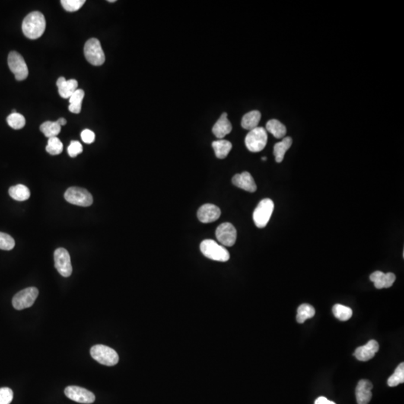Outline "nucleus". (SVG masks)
<instances>
[{"mask_svg": "<svg viewBox=\"0 0 404 404\" xmlns=\"http://www.w3.org/2000/svg\"><path fill=\"white\" fill-rule=\"evenodd\" d=\"M65 198L69 203L77 206L89 207L93 203L92 195L83 188H69L65 192Z\"/></svg>", "mask_w": 404, "mask_h": 404, "instance_id": "7", "label": "nucleus"}, {"mask_svg": "<svg viewBox=\"0 0 404 404\" xmlns=\"http://www.w3.org/2000/svg\"><path fill=\"white\" fill-rule=\"evenodd\" d=\"M266 131L276 138H283L287 133L285 126L276 119H272L267 123Z\"/></svg>", "mask_w": 404, "mask_h": 404, "instance_id": "24", "label": "nucleus"}, {"mask_svg": "<svg viewBox=\"0 0 404 404\" xmlns=\"http://www.w3.org/2000/svg\"><path fill=\"white\" fill-rule=\"evenodd\" d=\"M404 382V364L401 363L395 369L393 374L388 380V385L390 387H395Z\"/></svg>", "mask_w": 404, "mask_h": 404, "instance_id": "29", "label": "nucleus"}, {"mask_svg": "<svg viewBox=\"0 0 404 404\" xmlns=\"http://www.w3.org/2000/svg\"><path fill=\"white\" fill-rule=\"evenodd\" d=\"M314 404H336L333 401H329L325 397H320L315 401Z\"/></svg>", "mask_w": 404, "mask_h": 404, "instance_id": "37", "label": "nucleus"}, {"mask_svg": "<svg viewBox=\"0 0 404 404\" xmlns=\"http://www.w3.org/2000/svg\"><path fill=\"white\" fill-rule=\"evenodd\" d=\"M262 160H263V161H266L267 157H262Z\"/></svg>", "mask_w": 404, "mask_h": 404, "instance_id": "40", "label": "nucleus"}, {"mask_svg": "<svg viewBox=\"0 0 404 404\" xmlns=\"http://www.w3.org/2000/svg\"><path fill=\"white\" fill-rule=\"evenodd\" d=\"M332 312L335 317L341 321L350 320L353 315V311L351 308L341 304L335 305L332 308Z\"/></svg>", "mask_w": 404, "mask_h": 404, "instance_id": "27", "label": "nucleus"}, {"mask_svg": "<svg viewBox=\"0 0 404 404\" xmlns=\"http://www.w3.org/2000/svg\"><path fill=\"white\" fill-rule=\"evenodd\" d=\"M14 246L15 241L12 237L5 233L0 232V249L9 251L14 249Z\"/></svg>", "mask_w": 404, "mask_h": 404, "instance_id": "33", "label": "nucleus"}, {"mask_svg": "<svg viewBox=\"0 0 404 404\" xmlns=\"http://www.w3.org/2000/svg\"><path fill=\"white\" fill-rule=\"evenodd\" d=\"M8 192H9L10 196L14 198L16 201H26V200L29 199L30 197V189L27 186L23 184L11 186L9 190H8Z\"/></svg>", "mask_w": 404, "mask_h": 404, "instance_id": "23", "label": "nucleus"}, {"mask_svg": "<svg viewBox=\"0 0 404 404\" xmlns=\"http://www.w3.org/2000/svg\"><path fill=\"white\" fill-rule=\"evenodd\" d=\"M221 216V210L220 208L212 205L205 204L198 209L197 217L202 223H211L217 221Z\"/></svg>", "mask_w": 404, "mask_h": 404, "instance_id": "13", "label": "nucleus"}, {"mask_svg": "<svg viewBox=\"0 0 404 404\" xmlns=\"http://www.w3.org/2000/svg\"><path fill=\"white\" fill-rule=\"evenodd\" d=\"M379 344L375 340H370L365 345L361 346L356 350L354 357L359 361H367L374 357L379 351Z\"/></svg>", "mask_w": 404, "mask_h": 404, "instance_id": "14", "label": "nucleus"}, {"mask_svg": "<svg viewBox=\"0 0 404 404\" xmlns=\"http://www.w3.org/2000/svg\"><path fill=\"white\" fill-rule=\"evenodd\" d=\"M232 183L234 186L247 192H254L257 190L256 183L252 175L248 172H243L241 174L235 175L233 177Z\"/></svg>", "mask_w": 404, "mask_h": 404, "instance_id": "16", "label": "nucleus"}, {"mask_svg": "<svg viewBox=\"0 0 404 404\" xmlns=\"http://www.w3.org/2000/svg\"><path fill=\"white\" fill-rule=\"evenodd\" d=\"M39 294V290L34 287L22 290L13 297V307L17 310H23L31 307L34 304Z\"/></svg>", "mask_w": 404, "mask_h": 404, "instance_id": "8", "label": "nucleus"}, {"mask_svg": "<svg viewBox=\"0 0 404 404\" xmlns=\"http://www.w3.org/2000/svg\"><path fill=\"white\" fill-rule=\"evenodd\" d=\"M65 394L69 399L80 404H90L95 401V396L92 392L79 386H68Z\"/></svg>", "mask_w": 404, "mask_h": 404, "instance_id": "12", "label": "nucleus"}, {"mask_svg": "<svg viewBox=\"0 0 404 404\" xmlns=\"http://www.w3.org/2000/svg\"><path fill=\"white\" fill-rule=\"evenodd\" d=\"M315 309L309 304H303L297 309V320L299 323H303L308 319L314 316Z\"/></svg>", "mask_w": 404, "mask_h": 404, "instance_id": "26", "label": "nucleus"}, {"mask_svg": "<svg viewBox=\"0 0 404 404\" xmlns=\"http://www.w3.org/2000/svg\"><path fill=\"white\" fill-rule=\"evenodd\" d=\"M370 279L373 281L376 288L383 289L392 287L396 279V276L392 272L384 273L381 271H376L370 275Z\"/></svg>", "mask_w": 404, "mask_h": 404, "instance_id": "15", "label": "nucleus"}, {"mask_svg": "<svg viewBox=\"0 0 404 404\" xmlns=\"http://www.w3.org/2000/svg\"><path fill=\"white\" fill-rule=\"evenodd\" d=\"M108 2H116V1H115V0H109V1H108Z\"/></svg>", "mask_w": 404, "mask_h": 404, "instance_id": "39", "label": "nucleus"}, {"mask_svg": "<svg viewBox=\"0 0 404 404\" xmlns=\"http://www.w3.org/2000/svg\"><path fill=\"white\" fill-rule=\"evenodd\" d=\"M268 133L263 128H255L249 131L245 138L246 148L252 153L263 151L268 143Z\"/></svg>", "mask_w": 404, "mask_h": 404, "instance_id": "3", "label": "nucleus"}, {"mask_svg": "<svg viewBox=\"0 0 404 404\" xmlns=\"http://www.w3.org/2000/svg\"><path fill=\"white\" fill-rule=\"evenodd\" d=\"M46 151L51 155H59L63 151V144L58 137H52L48 139Z\"/></svg>", "mask_w": 404, "mask_h": 404, "instance_id": "30", "label": "nucleus"}, {"mask_svg": "<svg viewBox=\"0 0 404 404\" xmlns=\"http://www.w3.org/2000/svg\"><path fill=\"white\" fill-rule=\"evenodd\" d=\"M40 130L45 136L49 138L59 135L61 132V126L57 122H46L41 125Z\"/></svg>", "mask_w": 404, "mask_h": 404, "instance_id": "28", "label": "nucleus"}, {"mask_svg": "<svg viewBox=\"0 0 404 404\" xmlns=\"http://www.w3.org/2000/svg\"><path fill=\"white\" fill-rule=\"evenodd\" d=\"M201 253L216 262H226L230 258L228 251L213 240H205L200 245Z\"/></svg>", "mask_w": 404, "mask_h": 404, "instance_id": "2", "label": "nucleus"}, {"mask_svg": "<svg viewBox=\"0 0 404 404\" xmlns=\"http://www.w3.org/2000/svg\"><path fill=\"white\" fill-rule=\"evenodd\" d=\"M292 142L293 140L291 137H285L283 138L282 141L276 143L274 145L273 154L277 163H281L283 161L286 151L291 148Z\"/></svg>", "mask_w": 404, "mask_h": 404, "instance_id": "21", "label": "nucleus"}, {"mask_svg": "<svg viewBox=\"0 0 404 404\" xmlns=\"http://www.w3.org/2000/svg\"><path fill=\"white\" fill-rule=\"evenodd\" d=\"M85 97V92L83 90H77L70 97L68 109L72 113L79 114L81 112L82 103Z\"/></svg>", "mask_w": 404, "mask_h": 404, "instance_id": "25", "label": "nucleus"}, {"mask_svg": "<svg viewBox=\"0 0 404 404\" xmlns=\"http://www.w3.org/2000/svg\"><path fill=\"white\" fill-rule=\"evenodd\" d=\"M231 131H232V125L230 124V121L227 119V114L224 112L222 114L220 119L214 125L213 128V134L217 138L222 139L226 135L230 134Z\"/></svg>", "mask_w": 404, "mask_h": 404, "instance_id": "19", "label": "nucleus"}, {"mask_svg": "<svg viewBox=\"0 0 404 404\" xmlns=\"http://www.w3.org/2000/svg\"><path fill=\"white\" fill-rule=\"evenodd\" d=\"M7 122L11 128L14 130H20L24 128L26 125V119L21 114L14 112L10 114L7 118Z\"/></svg>", "mask_w": 404, "mask_h": 404, "instance_id": "31", "label": "nucleus"}, {"mask_svg": "<svg viewBox=\"0 0 404 404\" xmlns=\"http://www.w3.org/2000/svg\"><path fill=\"white\" fill-rule=\"evenodd\" d=\"M372 389L373 385L369 380H360L356 389L357 404H368L372 398Z\"/></svg>", "mask_w": 404, "mask_h": 404, "instance_id": "17", "label": "nucleus"}, {"mask_svg": "<svg viewBox=\"0 0 404 404\" xmlns=\"http://www.w3.org/2000/svg\"><path fill=\"white\" fill-rule=\"evenodd\" d=\"M84 54L86 60L94 66H100L106 60L100 41L97 39H91L86 42Z\"/></svg>", "mask_w": 404, "mask_h": 404, "instance_id": "5", "label": "nucleus"}, {"mask_svg": "<svg viewBox=\"0 0 404 404\" xmlns=\"http://www.w3.org/2000/svg\"><path fill=\"white\" fill-rule=\"evenodd\" d=\"M261 118H262V114L259 111L253 110L248 112L246 115H243V119H242V128L249 131L258 128Z\"/></svg>", "mask_w": 404, "mask_h": 404, "instance_id": "20", "label": "nucleus"}, {"mask_svg": "<svg viewBox=\"0 0 404 404\" xmlns=\"http://www.w3.org/2000/svg\"><path fill=\"white\" fill-rule=\"evenodd\" d=\"M22 30L28 39L36 40L42 37L46 30V20L40 11H33L28 14L23 21Z\"/></svg>", "mask_w": 404, "mask_h": 404, "instance_id": "1", "label": "nucleus"}, {"mask_svg": "<svg viewBox=\"0 0 404 404\" xmlns=\"http://www.w3.org/2000/svg\"><path fill=\"white\" fill-rule=\"evenodd\" d=\"M216 237L224 246H234L237 240V230L232 224L224 223L220 224L216 230Z\"/></svg>", "mask_w": 404, "mask_h": 404, "instance_id": "11", "label": "nucleus"}, {"mask_svg": "<svg viewBox=\"0 0 404 404\" xmlns=\"http://www.w3.org/2000/svg\"><path fill=\"white\" fill-rule=\"evenodd\" d=\"M57 87L59 90V95L62 98L69 99L70 97L77 91L78 89V83L76 80H66L65 77H61L56 82Z\"/></svg>", "mask_w": 404, "mask_h": 404, "instance_id": "18", "label": "nucleus"}, {"mask_svg": "<svg viewBox=\"0 0 404 404\" xmlns=\"http://www.w3.org/2000/svg\"><path fill=\"white\" fill-rule=\"evenodd\" d=\"M81 138L85 143L91 144V143L94 142V139H95V134L93 131L86 129L81 133Z\"/></svg>", "mask_w": 404, "mask_h": 404, "instance_id": "36", "label": "nucleus"}, {"mask_svg": "<svg viewBox=\"0 0 404 404\" xmlns=\"http://www.w3.org/2000/svg\"><path fill=\"white\" fill-rule=\"evenodd\" d=\"M61 3L65 11L74 12L80 9L86 3V1L85 0H62Z\"/></svg>", "mask_w": 404, "mask_h": 404, "instance_id": "32", "label": "nucleus"}, {"mask_svg": "<svg viewBox=\"0 0 404 404\" xmlns=\"http://www.w3.org/2000/svg\"><path fill=\"white\" fill-rule=\"evenodd\" d=\"M57 123L59 124L61 127L65 126V125L67 124V120L64 118H61L59 119V120L57 121Z\"/></svg>", "mask_w": 404, "mask_h": 404, "instance_id": "38", "label": "nucleus"}, {"mask_svg": "<svg viewBox=\"0 0 404 404\" xmlns=\"http://www.w3.org/2000/svg\"><path fill=\"white\" fill-rule=\"evenodd\" d=\"M90 354L95 361L103 365L114 366L119 361V355L115 350L102 344L93 346Z\"/></svg>", "mask_w": 404, "mask_h": 404, "instance_id": "4", "label": "nucleus"}, {"mask_svg": "<svg viewBox=\"0 0 404 404\" xmlns=\"http://www.w3.org/2000/svg\"><path fill=\"white\" fill-rule=\"evenodd\" d=\"M68 152L71 157H76L83 152V145L78 141H72L68 148Z\"/></svg>", "mask_w": 404, "mask_h": 404, "instance_id": "35", "label": "nucleus"}, {"mask_svg": "<svg viewBox=\"0 0 404 404\" xmlns=\"http://www.w3.org/2000/svg\"><path fill=\"white\" fill-rule=\"evenodd\" d=\"M54 262L55 269L63 277L71 276L73 270L72 265L69 252L66 249L64 248L57 249L54 252Z\"/></svg>", "mask_w": 404, "mask_h": 404, "instance_id": "10", "label": "nucleus"}, {"mask_svg": "<svg viewBox=\"0 0 404 404\" xmlns=\"http://www.w3.org/2000/svg\"><path fill=\"white\" fill-rule=\"evenodd\" d=\"M14 394L9 388L0 389V404H10L12 401Z\"/></svg>", "mask_w": 404, "mask_h": 404, "instance_id": "34", "label": "nucleus"}, {"mask_svg": "<svg viewBox=\"0 0 404 404\" xmlns=\"http://www.w3.org/2000/svg\"><path fill=\"white\" fill-rule=\"evenodd\" d=\"M8 65L16 80L18 81L26 80L29 75V70L23 57L16 51L10 52L8 57Z\"/></svg>", "mask_w": 404, "mask_h": 404, "instance_id": "9", "label": "nucleus"}, {"mask_svg": "<svg viewBox=\"0 0 404 404\" xmlns=\"http://www.w3.org/2000/svg\"><path fill=\"white\" fill-rule=\"evenodd\" d=\"M274 210V203L269 198L260 201L253 213V220L255 225L259 228L266 227L270 220Z\"/></svg>", "mask_w": 404, "mask_h": 404, "instance_id": "6", "label": "nucleus"}, {"mask_svg": "<svg viewBox=\"0 0 404 404\" xmlns=\"http://www.w3.org/2000/svg\"><path fill=\"white\" fill-rule=\"evenodd\" d=\"M212 147L215 152L216 157L220 160L226 158L232 149V144L227 140L220 139L212 143Z\"/></svg>", "mask_w": 404, "mask_h": 404, "instance_id": "22", "label": "nucleus"}]
</instances>
